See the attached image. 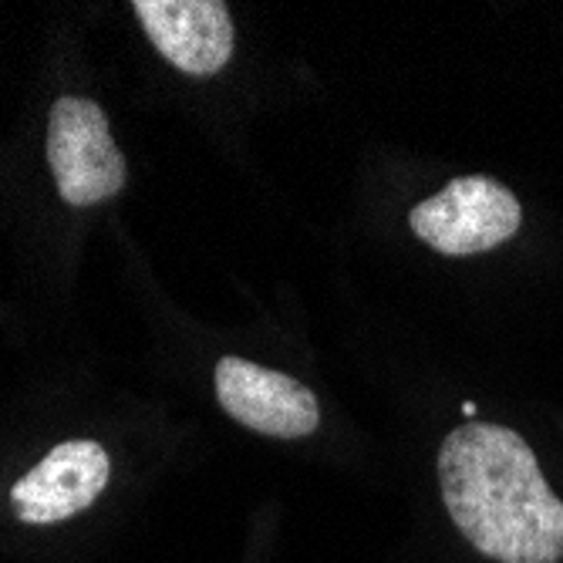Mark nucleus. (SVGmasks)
<instances>
[{
	"mask_svg": "<svg viewBox=\"0 0 563 563\" xmlns=\"http://www.w3.org/2000/svg\"><path fill=\"white\" fill-rule=\"evenodd\" d=\"M442 503L455 530L499 563H556L563 503L533 449L503 426L466 422L439 449Z\"/></svg>",
	"mask_w": 563,
	"mask_h": 563,
	"instance_id": "nucleus-1",
	"label": "nucleus"
},
{
	"mask_svg": "<svg viewBox=\"0 0 563 563\" xmlns=\"http://www.w3.org/2000/svg\"><path fill=\"white\" fill-rule=\"evenodd\" d=\"M520 223V199L489 176H459L408 213L412 233L442 257L486 253L514 240Z\"/></svg>",
	"mask_w": 563,
	"mask_h": 563,
	"instance_id": "nucleus-2",
	"label": "nucleus"
},
{
	"mask_svg": "<svg viewBox=\"0 0 563 563\" xmlns=\"http://www.w3.org/2000/svg\"><path fill=\"white\" fill-rule=\"evenodd\" d=\"M47 163L68 207H95L125 186V159L91 98L65 95L47 119Z\"/></svg>",
	"mask_w": 563,
	"mask_h": 563,
	"instance_id": "nucleus-3",
	"label": "nucleus"
},
{
	"mask_svg": "<svg viewBox=\"0 0 563 563\" xmlns=\"http://www.w3.org/2000/svg\"><path fill=\"white\" fill-rule=\"evenodd\" d=\"M213 382L223 412L261 435L307 439L321 426V405L314 391L290 375L243 362V357H223Z\"/></svg>",
	"mask_w": 563,
	"mask_h": 563,
	"instance_id": "nucleus-4",
	"label": "nucleus"
},
{
	"mask_svg": "<svg viewBox=\"0 0 563 563\" xmlns=\"http://www.w3.org/2000/svg\"><path fill=\"white\" fill-rule=\"evenodd\" d=\"M112 466L98 442L71 439L51 449L11 489V506L21 523L47 527L88 509L109 486Z\"/></svg>",
	"mask_w": 563,
	"mask_h": 563,
	"instance_id": "nucleus-5",
	"label": "nucleus"
},
{
	"mask_svg": "<svg viewBox=\"0 0 563 563\" xmlns=\"http://www.w3.org/2000/svg\"><path fill=\"white\" fill-rule=\"evenodd\" d=\"M132 11L173 68L192 78L227 68L236 34L223 0H135Z\"/></svg>",
	"mask_w": 563,
	"mask_h": 563,
	"instance_id": "nucleus-6",
	"label": "nucleus"
}]
</instances>
